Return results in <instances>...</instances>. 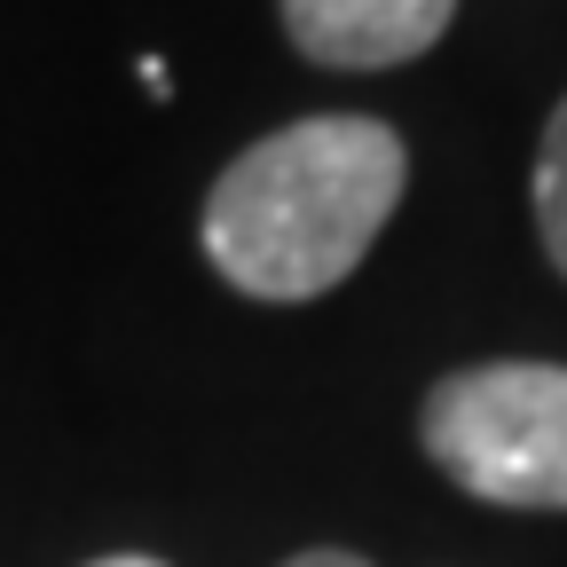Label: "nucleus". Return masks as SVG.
<instances>
[{
    "label": "nucleus",
    "instance_id": "f257e3e1",
    "mask_svg": "<svg viewBox=\"0 0 567 567\" xmlns=\"http://www.w3.org/2000/svg\"><path fill=\"white\" fill-rule=\"evenodd\" d=\"M402 134L379 118H300L205 197V260L252 300H316L363 268L402 205Z\"/></svg>",
    "mask_w": 567,
    "mask_h": 567
},
{
    "label": "nucleus",
    "instance_id": "f03ea898",
    "mask_svg": "<svg viewBox=\"0 0 567 567\" xmlns=\"http://www.w3.org/2000/svg\"><path fill=\"white\" fill-rule=\"evenodd\" d=\"M425 457L465 496L567 513V363H481L425 394Z\"/></svg>",
    "mask_w": 567,
    "mask_h": 567
},
{
    "label": "nucleus",
    "instance_id": "7ed1b4c3",
    "mask_svg": "<svg viewBox=\"0 0 567 567\" xmlns=\"http://www.w3.org/2000/svg\"><path fill=\"white\" fill-rule=\"evenodd\" d=\"M457 17V0H284V32L308 63L386 71L425 55Z\"/></svg>",
    "mask_w": 567,
    "mask_h": 567
},
{
    "label": "nucleus",
    "instance_id": "20e7f679",
    "mask_svg": "<svg viewBox=\"0 0 567 567\" xmlns=\"http://www.w3.org/2000/svg\"><path fill=\"white\" fill-rule=\"evenodd\" d=\"M536 229H544L551 268L567 276V103L551 111V126H544V151H536Z\"/></svg>",
    "mask_w": 567,
    "mask_h": 567
},
{
    "label": "nucleus",
    "instance_id": "39448f33",
    "mask_svg": "<svg viewBox=\"0 0 567 567\" xmlns=\"http://www.w3.org/2000/svg\"><path fill=\"white\" fill-rule=\"evenodd\" d=\"M284 567H371V559H354V551H300V559H284Z\"/></svg>",
    "mask_w": 567,
    "mask_h": 567
},
{
    "label": "nucleus",
    "instance_id": "423d86ee",
    "mask_svg": "<svg viewBox=\"0 0 567 567\" xmlns=\"http://www.w3.org/2000/svg\"><path fill=\"white\" fill-rule=\"evenodd\" d=\"M87 567H166V559H142V551H118V559H87Z\"/></svg>",
    "mask_w": 567,
    "mask_h": 567
}]
</instances>
